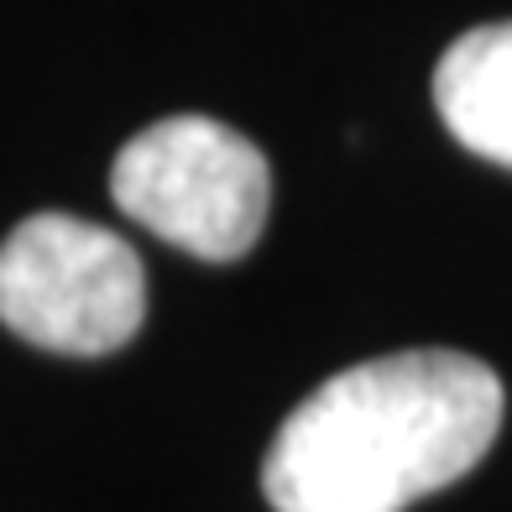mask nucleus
Instances as JSON below:
<instances>
[{"label": "nucleus", "mask_w": 512, "mask_h": 512, "mask_svg": "<svg viewBox=\"0 0 512 512\" xmlns=\"http://www.w3.org/2000/svg\"><path fill=\"white\" fill-rule=\"evenodd\" d=\"M434 105L460 147L512 168V21L450 42L434 68Z\"/></svg>", "instance_id": "4"}, {"label": "nucleus", "mask_w": 512, "mask_h": 512, "mask_svg": "<svg viewBox=\"0 0 512 512\" xmlns=\"http://www.w3.org/2000/svg\"><path fill=\"white\" fill-rule=\"evenodd\" d=\"M110 199L157 241L204 262H236L267 225L272 173L256 142L209 115H162L110 168Z\"/></svg>", "instance_id": "2"}, {"label": "nucleus", "mask_w": 512, "mask_h": 512, "mask_svg": "<svg viewBox=\"0 0 512 512\" xmlns=\"http://www.w3.org/2000/svg\"><path fill=\"white\" fill-rule=\"evenodd\" d=\"M502 408V377L460 351L345 366L272 434L262 492L277 512H403L481 465Z\"/></svg>", "instance_id": "1"}, {"label": "nucleus", "mask_w": 512, "mask_h": 512, "mask_svg": "<svg viewBox=\"0 0 512 512\" xmlns=\"http://www.w3.org/2000/svg\"><path fill=\"white\" fill-rule=\"evenodd\" d=\"M147 277L115 230L32 215L0 241V324L63 356H110L142 330Z\"/></svg>", "instance_id": "3"}]
</instances>
